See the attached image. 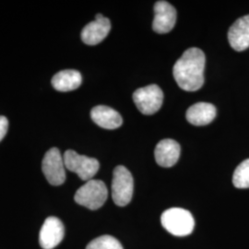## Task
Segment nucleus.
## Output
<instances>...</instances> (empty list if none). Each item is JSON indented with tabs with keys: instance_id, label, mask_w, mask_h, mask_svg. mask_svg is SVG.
<instances>
[{
	"instance_id": "obj_12",
	"label": "nucleus",
	"mask_w": 249,
	"mask_h": 249,
	"mask_svg": "<svg viewBox=\"0 0 249 249\" xmlns=\"http://www.w3.org/2000/svg\"><path fill=\"white\" fill-rule=\"evenodd\" d=\"M180 151V145L176 141L171 139L162 140L155 148V160L161 167L169 168L178 162Z\"/></svg>"
},
{
	"instance_id": "obj_14",
	"label": "nucleus",
	"mask_w": 249,
	"mask_h": 249,
	"mask_svg": "<svg viewBox=\"0 0 249 249\" xmlns=\"http://www.w3.org/2000/svg\"><path fill=\"white\" fill-rule=\"evenodd\" d=\"M216 116V108L210 103H196L187 109L186 117L190 124L205 125L213 121Z\"/></svg>"
},
{
	"instance_id": "obj_1",
	"label": "nucleus",
	"mask_w": 249,
	"mask_h": 249,
	"mask_svg": "<svg viewBox=\"0 0 249 249\" xmlns=\"http://www.w3.org/2000/svg\"><path fill=\"white\" fill-rule=\"evenodd\" d=\"M206 57L202 50L191 47L175 64L174 78L178 86L187 91H196L204 84Z\"/></svg>"
},
{
	"instance_id": "obj_9",
	"label": "nucleus",
	"mask_w": 249,
	"mask_h": 249,
	"mask_svg": "<svg viewBox=\"0 0 249 249\" xmlns=\"http://www.w3.org/2000/svg\"><path fill=\"white\" fill-rule=\"evenodd\" d=\"M64 235L65 228L62 222L56 217H48L40 231V246L44 249H54L61 243Z\"/></svg>"
},
{
	"instance_id": "obj_4",
	"label": "nucleus",
	"mask_w": 249,
	"mask_h": 249,
	"mask_svg": "<svg viewBox=\"0 0 249 249\" xmlns=\"http://www.w3.org/2000/svg\"><path fill=\"white\" fill-rule=\"evenodd\" d=\"M134 181L131 173L123 165H118L114 170L112 182V197L119 207L128 204L133 196Z\"/></svg>"
},
{
	"instance_id": "obj_11",
	"label": "nucleus",
	"mask_w": 249,
	"mask_h": 249,
	"mask_svg": "<svg viewBox=\"0 0 249 249\" xmlns=\"http://www.w3.org/2000/svg\"><path fill=\"white\" fill-rule=\"evenodd\" d=\"M228 40L235 51H244L249 47V15L235 20L228 32Z\"/></svg>"
},
{
	"instance_id": "obj_8",
	"label": "nucleus",
	"mask_w": 249,
	"mask_h": 249,
	"mask_svg": "<svg viewBox=\"0 0 249 249\" xmlns=\"http://www.w3.org/2000/svg\"><path fill=\"white\" fill-rule=\"evenodd\" d=\"M152 29L157 34H167L176 25L177 10L167 1H158L154 5Z\"/></svg>"
},
{
	"instance_id": "obj_5",
	"label": "nucleus",
	"mask_w": 249,
	"mask_h": 249,
	"mask_svg": "<svg viewBox=\"0 0 249 249\" xmlns=\"http://www.w3.org/2000/svg\"><path fill=\"white\" fill-rule=\"evenodd\" d=\"M63 158L66 168L77 174L83 181L91 180L100 168V163L96 159L80 155L72 150L66 151Z\"/></svg>"
},
{
	"instance_id": "obj_17",
	"label": "nucleus",
	"mask_w": 249,
	"mask_h": 249,
	"mask_svg": "<svg viewBox=\"0 0 249 249\" xmlns=\"http://www.w3.org/2000/svg\"><path fill=\"white\" fill-rule=\"evenodd\" d=\"M86 249H123V247L114 236L102 235L90 241Z\"/></svg>"
},
{
	"instance_id": "obj_18",
	"label": "nucleus",
	"mask_w": 249,
	"mask_h": 249,
	"mask_svg": "<svg viewBox=\"0 0 249 249\" xmlns=\"http://www.w3.org/2000/svg\"><path fill=\"white\" fill-rule=\"evenodd\" d=\"M8 127H9V121L7 117L0 116V142L3 140V138L8 132Z\"/></svg>"
},
{
	"instance_id": "obj_13",
	"label": "nucleus",
	"mask_w": 249,
	"mask_h": 249,
	"mask_svg": "<svg viewBox=\"0 0 249 249\" xmlns=\"http://www.w3.org/2000/svg\"><path fill=\"white\" fill-rule=\"evenodd\" d=\"M92 121L106 129H116L123 123L122 116L111 107L98 106L93 107L90 112Z\"/></svg>"
},
{
	"instance_id": "obj_7",
	"label": "nucleus",
	"mask_w": 249,
	"mask_h": 249,
	"mask_svg": "<svg viewBox=\"0 0 249 249\" xmlns=\"http://www.w3.org/2000/svg\"><path fill=\"white\" fill-rule=\"evenodd\" d=\"M64 158L60 151L52 148L45 153L42 162V170L48 183L52 186H60L66 180Z\"/></svg>"
},
{
	"instance_id": "obj_16",
	"label": "nucleus",
	"mask_w": 249,
	"mask_h": 249,
	"mask_svg": "<svg viewBox=\"0 0 249 249\" xmlns=\"http://www.w3.org/2000/svg\"><path fill=\"white\" fill-rule=\"evenodd\" d=\"M232 184L236 188H249V159L242 161L234 170Z\"/></svg>"
},
{
	"instance_id": "obj_15",
	"label": "nucleus",
	"mask_w": 249,
	"mask_h": 249,
	"mask_svg": "<svg viewBox=\"0 0 249 249\" xmlns=\"http://www.w3.org/2000/svg\"><path fill=\"white\" fill-rule=\"evenodd\" d=\"M82 77L78 71L67 70L56 73L52 79L53 88L62 92L78 89L81 85Z\"/></svg>"
},
{
	"instance_id": "obj_2",
	"label": "nucleus",
	"mask_w": 249,
	"mask_h": 249,
	"mask_svg": "<svg viewBox=\"0 0 249 249\" xmlns=\"http://www.w3.org/2000/svg\"><path fill=\"white\" fill-rule=\"evenodd\" d=\"M163 228L176 236L190 234L195 226V221L188 211L181 208H171L163 212L160 217Z\"/></svg>"
},
{
	"instance_id": "obj_10",
	"label": "nucleus",
	"mask_w": 249,
	"mask_h": 249,
	"mask_svg": "<svg viewBox=\"0 0 249 249\" xmlns=\"http://www.w3.org/2000/svg\"><path fill=\"white\" fill-rule=\"evenodd\" d=\"M111 30V22L102 14H97L95 19L88 23L81 32V39L84 44L95 45L106 39Z\"/></svg>"
},
{
	"instance_id": "obj_3",
	"label": "nucleus",
	"mask_w": 249,
	"mask_h": 249,
	"mask_svg": "<svg viewBox=\"0 0 249 249\" xmlns=\"http://www.w3.org/2000/svg\"><path fill=\"white\" fill-rule=\"evenodd\" d=\"M107 196L108 190L106 184L101 180L91 179L77 190L74 199L78 204L95 211L105 204Z\"/></svg>"
},
{
	"instance_id": "obj_6",
	"label": "nucleus",
	"mask_w": 249,
	"mask_h": 249,
	"mask_svg": "<svg viewBox=\"0 0 249 249\" xmlns=\"http://www.w3.org/2000/svg\"><path fill=\"white\" fill-rule=\"evenodd\" d=\"M133 101L143 115L151 116L160 110L163 102V92L158 85L151 84L137 89Z\"/></svg>"
}]
</instances>
